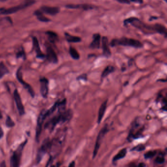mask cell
<instances>
[{"mask_svg":"<svg viewBox=\"0 0 167 167\" xmlns=\"http://www.w3.org/2000/svg\"><path fill=\"white\" fill-rule=\"evenodd\" d=\"M22 149H23V147H21L20 149H19V151L18 152H15L11 157V167H19V163H20V154L19 152H21Z\"/></svg>","mask_w":167,"mask_h":167,"instance_id":"16","label":"cell"},{"mask_svg":"<svg viewBox=\"0 0 167 167\" xmlns=\"http://www.w3.org/2000/svg\"><path fill=\"white\" fill-rule=\"evenodd\" d=\"M51 143L49 139H46L43 143L42 146L40 148L38 151V153L37 154L36 162L37 163H39L41 161L43 157L45 154L46 152L47 151L48 149L49 148L50 146Z\"/></svg>","mask_w":167,"mask_h":167,"instance_id":"8","label":"cell"},{"mask_svg":"<svg viewBox=\"0 0 167 167\" xmlns=\"http://www.w3.org/2000/svg\"><path fill=\"white\" fill-rule=\"evenodd\" d=\"M65 36L66 40L69 43H79L81 41V39L78 36H74L71 35L69 33H65Z\"/></svg>","mask_w":167,"mask_h":167,"instance_id":"19","label":"cell"},{"mask_svg":"<svg viewBox=\"0 0 167 167\" xmlns=\"http://www.w3.org/2000/svg\"><path fill=\"white\" fill-rule=\"evenodd\" d=\"M156 154V152L155 151H149L145 154V158L146 159L152 158Z\"/></svg>","mask_w":167,"mask_h":167,"instance_id":"26","label":"cell"},{"mask_svg":"<svg viewBox=\"0 0 167 167\" xmlns=\"http://www.w3.org/2000/svg\"><path fill=\"white\" fill-rule=\"evenodd\" d=\"M115 71V68L112 66H106L105 68L103 70L102 72V75H101V78H105V77L108 76L109 74L114 72Z\"/></svg>","mask_w":167,"mask_h":167,"instance_id":"18","label":"cell"},{"mask_svg":"<svg viewBox=\"0 0 167 167\" xmlns=\"http://www.w3.org/2000/svg\"><path fill=\"white\" fill-rule=\"evenodd\" d=\"M164 1L166 2V3H167V0H164Z\"/></svg>","mask_w":167,"mask_h":167,"instance_id":"40","label":"cell"},{"mask_svg":"<svg viewBox=\"0 0 167 167\" xmlns=\"http://www.w3.org/2000/svg\"><path fill=\"white\" fill-rule=\"evenodd\" d=\"M35 3V0H25L23 3L17 6L9 8L8 9H5V8H4L1 14L8 15V14L14 13L18 12L20 10H22L32 5H34Z\"/></svg>","mask_w":167,"mask_h":167,"instance_id":"3","label":"cell"},{"mask_svg":"<svg viewBox=\"0 0 167 167\" xmlns=\"http://www.w3.org/2000/svg\"><path fill=\"white\" fill-rule=\"evenodd\" d=\"M51 167H58V166H56L55 165H53L51 166Z\"/></svg>","mask_w":167,"mask_h":167,"instance_id":"39","label":"cell"},{"mask_svg":"<svg viewBox=\"0 0 167 167\" xmlns=\"http://www.w3.org/2000/svg\"><path fill=\"white\" fill-rule=\"evenodd\" d=\"M107 101H108L107 100L104 101L103 103L100 106V108H99L98 117L97 120V123L99 124H100V122H102V119L103 118L105 112V111H106L107 105Z\"/></svg>","mask_w":167,"mask_h":167,"instance_id":"17","label":"cell"},{"mask_svg":"<svg viewBox=\"0 0 167 167\" xmlns=\"http://www.w3.org/2000/svg\"><path fill=\"white\" fill-rule=\"evenodd\" d=\"M47 54L46 57L48 61L51 63L57 64L58 63V56L52 47L48 45L46 48Z\"/></svg>","mask_w":167,"mask_h":167,"instance_id":"9","label":"cell"},{"mask_svg":"<svg viewBox=\"0 0 167 167\" xmlns=\"http://www.w3.org/2000/svg\"><path fill=\"white\" fill-rule=\"evenodd\" d=\"M76 79H78V80H84L86 81L87 79V75L86 74H82L81 75H79Z\"/></svg>","mask_w":167,"mask_h":167,"instance_id":"30","label":"cell"},{"mask_svg":"<svg viewBox=\"0 0 167 167\" xmlns=\"http://www.w3.org/2000/svg\"><path fill=\"white\" fill-rule=\"evenodd\" d=\"M46 34L47 35L50 41L52 43H55L58 40V35L53 31H48L46 32Z\"/></svg>","mask_w":167,"mask_h":167,"instance_id":"24","label":"cell"},{"mask_svg":"<svg viewBox=\"0 0 167 167\" xmlns=\"http://www.w3.org/2000/svg\"><path fill=\"white\" fill-rule=\"evenodd\" d=\"M47 110H43L41 111L38 116V120H37V124L36 129V138L37 141H38L39 138L41 134L42 128L43 124L44 121L47 118L46 113Z\"/></svg>","mask_w":167,"mask_h":167,"instance_id":"5","label":"cell"},{"mask_svg":"<svg viewBox=\"0 0 167 167\" xmlns=\"http://www.w3.org/2000/svg\"><path fill=\"white\" fill-rule=\"evenodd\" d=\"M101 36L99 33L93 35V40L90 44L89 48L92 49H99L100 48Z\"/></svg>","mask_w":167,"mask_h":167,"instance_id":"14","label":"cell"},{"mask_svg":"<svg viewBox=\"0 0 167 167\" xmlns=\"http://www.w3.org/2000/svg\"><path fill=\"white\" fill-rule=\"evenodd\" d=\"M65 7L69 9H81L85 10L94 9L95 8L94 6L89 4H78V5L71 4V5H66Z\"/></svg>","mask_w":167,"mask_h":167,"instance_id":"13","label":"cell"},{"mask_svg":"<svg viewBox=\"0 0 167 167\" xmlns=\"http://www.w3.org/2000/svg\"><path fill=\"white\" fill-rule=\"evenodd\" d=\"M16 77H17V79L18 80L19 82L23 85L25 89H26V90L29 92V93L30 94L31 96L32 97H34L35 96V92H34L32 87L29 85L27 83H26V82L23 80L21 68H19L17 70V73H16Z\"/></svg>","mask_w":167,"mask_h":167,"instance_id":"6","label":"cell"},{"mask_svg":"<svg viewBox=\"0 0 167 167\" xmlns=\"http://www.w3.org/2000/svg\"><path fill=\"white\" fill-rule=\"evenodd\" d=\"M145 150V146L143 145H139L138 146H136L132 149V151H136V152H141Z\"/></svg>","mask_w":167,"mask_h":167,"instance_id":"27","label":"cell"},{"mask_svg":"<svg viewBox=\"0 0 167 167\" xmlns=\"http://www.w3.org/2000/svg\"><path fill=\"white\" fill-rule=\"evenodd\" d=\"M123 24L125 26L131 24L138 29L143 33L147 34L158 33L162 35L166 38L167 36V30L166 27L162 24H148L141 21L136 17H130L123 21Z\"/></svg>","mask_w":167,"mask_h":167,"instance_id":"1","label":"cell"},{"mask_svg":"<svg viewBox=\"0 0 167 167\" xmlns=\"http://www.w3.org/2000/svg\"><path fill=\"white\" fill-rule=\"evenodd\" d=\"M110 45L114 47L117 45H122L125 47H133L134 48H140L143 47V44L138 40L132 38L121 37L119 39H114L110 42Z\"/></svg>","mask_w":167,"mask_h":167,"instance_id":"2","label":"cell"},{"mask_svg":"<svg viewBox=\"0 0 167 167\" xmlns=\"http://www.w3.org/2000/svg\"><path fill=\"white\" fill-rule=\"evenodd\" d=\"M0 167H6L5 161H3L0 164Z\"/></svg>","mask_w":167,"mask_h":167,"instance_id":"35","label":"cell"},{"mask_svg":"<svg viewBox=\"0 0 167 167\" xmlns=\"http://www.w3.org/2000/svg\"><path fill=\"white\" fill-rule=\"evenodd\" d=\"M102 54L105 57L109 58L111 56V52L110 50L108 39L106 36H103L102 38Z\"/></svg>","mask_w":167,"mask_h":167,"instance_id":"11","label":"cell"},{"mask_svg":"<svg viewBox=\"0 0 167 167\" xmlns=\"http://www.w3.org/2000/svg\"><path fill=\"white\" fill-rule=\"evenodd\" d=\"M69 53L71 57L74 60H78L80 58V55L78 51L73 47H70L69 49Z\"/></svg>","mask_w":167,"mask_h":167,"instance_id":"23","label":"cell"},{"mask_svg":"<svg viewBox=\"0 0 167 167\" xmlns=\"http://www.w3.org/2000/svg\"><path fill=\"white\" fill-rule=\"evenodd\" d=\"M117 2L120 3H123V4H130L131 2L129 0H116Z\"/></svg>","mask_w":167,"mask_h":167,"instance_id":"31","label":"cell"},{"mask_svg":"<svg viewBox=\"0 0 167 167\" xmlns=\"http://www.w3.org/2000/svg\"><path fill=\"white\" fill-rule=\"evenodd\" d=\"M137 167H145V164L143 163H141L139 164L138 166Z\"/></svg>","mask_w":167,"mask_h":167,"instance_id":"36","label":"cell"},{"mask_svg":"<svg viewBox=\"0 0 167 167\" xmlns=\"http://www.w3.org/2000/svg\"><path fill=\"white\" fill-rule=\"evenodd\" d=\"M130 2H132L134 3L142 4L143 3V0H129Z\"/></svg>","mask_w":167,"mask_h":167,"instance_id":"32","label":"cell"},{"mask_svg":"<svg viewBox=\"0 0 167 167\" xmlns=\"http://www.w3.org/2000/svg\"><path fill=\"white\" fill-rule=\"evenodd\" d=\"M13 95L14 98L15 103H16V105L17 106L19 113L20 115L22 116V115H24L25 113L24 107L23 103L22 101L21 96H20V94H19L17 89H15L14 91Z\"/></svg>","mask_w":167,"mask_h":167,"instance_id":"7","label":"cell"},{"mask_svg":"<svg viewBox=\"0 0 167 167\" xmlns=\"http://www.w3.org/2000/svg\"><path fill=\"white\" fill-rule=\"evenodd\" d=\"M34 15L37 17L38 20L42 22H49L51 21V20L49 19V18H47L45 16L43 12L41 11L37 10L35 11L34 12Z\"/></svg>","mask_w":167,"mask_h":167,"instance_id":"20","label":"cell"},{"mask_svg":"<svg viewBox=\"0 0 167 167\" xmlns=\"http://www.w3.org/2000/svg\"><path fill=\"white\" fill-rule=\"evenodd\" d=\"M68 167H75V162L74 161H72V162L70 163Z\"/></svg>","mask_w":167,"mask_h":167,"instance_id":"34","label":"cell"},{"mask_svg":"<svg viewBox=\"0 0 167 167\" xmlns=\"http://www.w3.org/2000/svg\"><path fill=\"white\" fill-rule=\"evenodd\" d=\"M6 124V126L8 128H11L15 126V123L12 120L11 118L9 116H7Z\"/></svg>","mask_w":167,"mask_h":167,"instance_id":"25","label":"cell"},{"mask_svg":"<svg viewBox=\"0 0 167 167\" xmlns=\"http://www.w3.org/2000/svg\"><path fill=\"white\" fill-rule=\"evenodd\" d=\"M9 73V70L3 62L0 63V79Z\"/></svg>","mask_w":167,"mask_h":167,"instance_id":"21","label":"cell"},{"mask_svg":"<svg viewBox=\"0 0 167 167\" xmlns=\"http://www.w3.org/2000/svg\"><path fill=\"white\" fill-rule=\"evenodd\" d=\"M40 93L43 97L47 98L49 92V81L47 79L43 77L40 79Z\"/></svg>","mask_w":167,"mask_h":167,"instance_id":"10","label":"cell"},{"mask_svg":"<svg viewBox=\"0 0 167 167\" xmlns=\"http://www.w3.org/2000/svg\"><path fill=\"white\" fill-rule=\"evenodd\" d=\"M41 10L42 12L52 16L56 15L60 11V9L58 7H51L48 6H42Z\"/></svg>","mask_w":167,"mask_h":167,"instance_id":"15","label":"cell"},{"mask_svg":"<svg viewBox=\"0 0 167 167\" xmlns=\"http://www.w3.org/2000/svg\"><path fill=\"white\" fill-rule=\"evenodd\" d=\"M108 131H109V129H108V125L106 124L103 126V128H102L99 132L97 138V140H96L94 150L93 151V158H95L97 154L98 151H99L100 147V145L102 144V140H103V138H104V137L106 135V133H108Z\"/></svg>","mask_w":167,"mask_h":167,"instance_id":"4","label":"cell"},{"mask_svg":"<svg viewBox=\"0 0 167 167\" xmlns=\"http://www.w3.org/2000/svg\"><path fill=\"white\" fill-rule=\"evenodd\" d=\"M127 153V151L126 149H123L121 150L114 157L113 159V161H117L121 159L122 158H124Z\"/></svg>","mask_w":167,"mask_h":167,"instance_id":"22","label":"cell"},{"mask_svg":"<svg viewBox=\"0 0 167 167\" xmlns=\"http://www.w3.org/2000/svg\"><path fill=\"white\" fill-rule=\"evenodd\" d=\"M16 57L17 58H21L23 59H25V52L24 50H21V51H19L17 53V55H16Z\"/></svg>","mask_w":167,"mask_h":167,"instance_id":"28","label":"cell"},{"mask_svg":"<svg viewBox=\"0 0 167 167\" xmlns=\"http://www.w3.org/2000/svg\"><path fill=\"white\" fill-rule=\"evenodd\" d=\"M2 117H3V116H2V114L1 113V112L0 111V119H2Z\"/></svg>","mask_w":167,"mask_h":167,"instance_id":"38","label":"cell"},{"mask_svg":"<svg viewBox=\"0 0 167 167\" xmlns=\"http://www.w3.org/2000/svg\"><path fill=\"white\" fill-rule=\"evenodd\" d=\"M32 42H33L34 49L35 50V53L36 54V57L37 58H39V59H43L44 57H45V55L43 54L41 50L39 44L38 40L37 39L36 37H33Z\"/></svg>","mask_w":167,"mask_h":167,"instance_id":"12","label":"cell"},{"mask_svg":"<svg viewBox=\"0 0 167 167\" xmlns=\"http://www.w3.org/2000/svg\"><path fill=\"white\" fill-rule=\"evenodd\" d=\"M129 167H136V166L135 165H134V164H132V165H131Z\"/></svg>","mask_w":167,"mask_h":167,"instance_id":"37","label":"cell"},{"mask_svg":"<svg viewBox=\"0 0 167 167\" xmlns=\"http://www.w3.org/2000/svg\"><path fill=\"white\" fill-rule=\"evenodd\" d=\"M155 162L158 164H163L165 162V159L162 157H158L156 158Z\"/></svg>","mask_w":167,"mask_h":167,"instance_id":"29","label":"cell"},{"mask_svg":"<svg viewBox=\"0 0 167 167\" xmlns=\"http://www.w3.org/2000/svg\"><path fill=\"white\" fill-rule=\"evenodd\" d=\"M4 136V131L2 128L0 126V139L2 138Z\"/></svg>","mask_w":167,"mask_h":167,"instance_id":"33","label":"cell"}]
</instances>
